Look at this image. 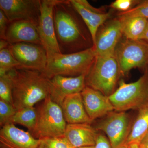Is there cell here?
Masks as SVG:
<instances>
[{
  "instance_id": "obj_1",
  "label": "cell",
  "mask_w": 148,
  "mask_h": 148,
  "mask_svg": "<svg viewBox=\"0 0 148 148\" xmlns=\"http://www.w3.org/2000/svg\"><path fill=\"white\" fill-rule=\"evenodd\" d=\"M12 96L16 110L35 105L49 95V79L42 72L26 69L12 70Z\"/></svg>"
},
{
  "instance_id": "obj_2",
  "label": "cell",
  "mask_w": 148,
  "mask_h": 148,
  "mask_svg": "<svg viewBox=\"0 0 148 148\" xmlns=\"http://www.w3.org/2000/svg\"><path fill=\"white\" fill-rule=\"evenodd\" d=\"M69 1L58 0L53 9L56 35L61 53L78 52L85 47L86 35Z\"/></svg>"
},
{
  "instance_id": "obj_3",
  "label": "cell",
  "mask_w": 148,
  "mask_h": 148,
  "mask_svg": "<svg viewBox=\"0 0 148 148\" xmlns=\"http://www.w3.org/2000/svg\"><path fill=\"white\" fill-rule=\"evenodd\" d=\"M96 56L93 46L75 53H58L48 60L44 74L49 79L56 75L69 77L86 75Z\"/></svg>"
},
{
  "instance_id": "obj_4",
  "label": "cell",
  "mask_w": 148,
  "mask_h": 148,
  "mask_svg": "<svg viewBox=\"0 0 148 148\" xmlns=\"http://www.w3.org/2000/svg\"><path fill=\"white\" fill-rule=\"evenodd\" d=\"M121 75L115 54L96 56L86 76V85L109 97L116 90Z\"/></svg>"
},
{
  "instance_id": "obj_5",
  "label": "cell",
  "mask_w": 148,
  "mask_h": 148,
  "mask_svg": "<svg viewBox=\"0 0 148 148\" xmlns=\"http://www.w3.org/2000/svg\"><path fill=\"white\" fill-rule=\"evenodd\" d=\"M36 108V123L32 135L39 140L64 136L67 123L61 106L49 95Z\"/></svg>"
},
{
  "instance_id": "obj_6",
  "label": "cell",
  "mask_w": 148,
  "mask_h": 148,
  "mask_svg": "<svg viewBox=\"0 0 148 148\" xmlns=\"http://www.w3.org/2000/svg\"><path fill=\"white\" fill-rule=\"evenodd\" d=\"M115 111L127 112L137 110L148 103V68L135 82L127 83L123 80L119 87L109 96Z\"/></svg>"
},
{
  "instance_id": "obj_7",
  "label": "cell",
  "mask_w": 148,
  "mask_h": 148,
  "mask_svg": "<svg viewBox=\"0 0 148 148\" xmlns=\"http://www.w3.org/2000/svg\"><path fill=\"white\" fill-rule=\"evenodd\" d=\"M133 121L127 112L114 110L101 118L94 127L106 134L112 148H121L126 144Z\"/></svg>"
},
{
  "instance_id": "obj_8",
  "label": "cell",
  "mask_w": 148,
  "mask_h": 148,
  "mask_svg": "<svg viewBox=\"0 0 148 148\" xmlns=\"http://www.w3.org/2000/svg\"><path fill=\"white\" fill-rule=\"evenodd\" d=\"M115 55L122 75L135 68H148V44L143 40L125 38L118 45Z\"/></svg>"
},
{
  "instance_id": "obj_9",
  "label": "cell",
  "mask_w": 148,
  "mask_h": 148,
  "mask_svg": "<svg viewBox=\"0 0 148 148\" xmlns=\"http://www.w3.org/2000/svg\"><path fill=\"white\" fill-rule=\"evenodd\" d=\"M58 0H41L38 31L42 45L46 51L48 60L61 53L58 46L54 27L53 9Z\"/></svg>"
},
{
  "instance_id": "obj_10",
  "label": "cell",
  "mask_w": 148,
  "mask_h": 148,
  "mask_svg": "<svg viewBox=\"0 0 148 148\" xmlns=\"http://www.w3.org/2000/svg\"><path fill=\"white\" fill-rule=\"evenodd\" d=\"M21 68L36 70L44 74L48 61L47 53L42 45L22 42L8 47Z\"/></svg>"
},
{
  "instance_id": "obj_11",
  "label": "cell",
  "mask_w": 148,
  "mask_h": 148,
  "mask_svg": "<svg viewBox=\"0 0 148 148\" xmlns=\"http://www.w3.org/2000/svg\"><path fill=\"white\" fill-rule=\"evenodd\" d=\"M122 35L119 18L106 21L98 29L93 45L96 56L115 54Z\"/></svg>"
},
{
  "instance_id": "obj_12",
  "label": "cell",
  "mask_w": 148,
  "mask_h": 148,
  "mask_svg": "<svg viewBox=\"0 0 148 148\" xmlns=\"http://www.w3.org/2000/svg\"><path fill=\"white\" fill-rule=\"evenodd\" d=\"M40 0H0V10L10 22L32 20L38 22Z\"/></svg>"
},
{
  "instance_id": "obj_13",
  "label": "cell",
  "mask_w": 148,
  "mask_h": 148,
  "mask_svg": "<svg viewBox=\"0 0 148 148\" xmlns=\"http://www.w3.org/2000/svg\"><path fill=\"white\" fill-rule=\"evenodd\" d=\"M86 75L69 77L56 75L49 79V96L60 106L66 96L81 93L86 87Z\"/></svg>"
},
{
  "instance_id": "obj_14",
  "label": "cell",
  "mask_w": 148,
  "mask_h": 148,
  "mask_svg": "<svg viewBox=\"0 0 148 148\" xmlns=\"http://www.w3.org/2000/svg\"><path fill=\"white\" fill-rule=\"evenodd\" d=\"M69 1L90 32L93 45L98 29L110 18V13L103 12L100 9L95 8L86 0Z\"/></svg>"
},
{
  "instance_id": "obj_15",
  "label": "cell",
  "mask_w": 148,
  "mask_h": 148,
  "mask_svg": "<svg viewBox=\"0 0 148 148\" xmlns=\"http://www.w3.org/2000/svg\"><path fill=\"white\" fill-rule=\"evenodd\" d=\"M81 94L86 111L92 122L115 110L109 97L98 90L86 86Z\"/></svg>"
},
{
  "instance_id": "obj_16",
  "label": "cell",
  "mask_w": 148,
  "mask_h": 148,
  "mask_svg": "<svg viewBox=\"0 0 148 148\" xmlns=\"http://www.w3.org/2000/svg\"><path fill=\"white\" fill-rule=\"evenodd\" d=\"M38 24L37 21L32 20L11 22L6 33L5 40L10 44L26 42L42 45Z\"/></svg>"
},
{
  "instance_id": "obj_17",
  "label": "cell",
  "mask_w": 148,
  "mask_h": 148,
  "mask_svg": "<svg viewBox=\"0 0 148 148\" xmlns=\"http://www.w3.org/2000/svg\"><path fill=\"white\" fill-rule=\"evenodd\" d=\"M39 139L29 131L19 129L13 123L1 127L0 131L1 148H38Z\"/></svg>"
},
{
  "instance_id": "obj_18",
  "label": "cell",
  "mask_w": 148,
  "mask_h": 148,
  "mask_svg": "<svg viewBox=\"0 0 148 148\" xmlns=\"http://www.w3.org/2000/svg\"><path fill=\"white\" fill-rule=\"evenodd\" d=\"M98 133L91 124H67L64 136L73 148L81 147L95 146Z\"/></svg>"
},
{
  "instance_id": "obj_19",
  "label": "cell",
  "mask_w": 148,
  "mask_h": 148,
  "mask_svg": "<svg viewBox=\"0 0 148 148\" xmlns=\"http://www.w3.org/2000/svg\"><path fill=\"white\" fill-rule=\"evenodd\" d=\"M61 107L67 124L92 123L85 109L81 93L66 96Z\"/></svg>"
},
{
  "instance_id": "obj_20",
  "label": "cell",
  "mask_w": 148,
  "mask_h": 148,
  "mask_svg": "<svg viewBox=\"0 0 148 148\" xmlns=\"http://www.w3.org/2000/svg\"><path fill=\"white\" fill-rule=\"evenodd\" d=\"M121 23L123 35L127 39L140 40L147 26L148 19L138 16H118Z\"/></svg>"
},
{
  "instance_id": "obj_21",
  "label": "cell",
  "mask_w": 148,
  "mask_h": 148,
  "mask_svg": "<svg viewBox=\"0 0 148 148\" xmlns=\"http://www.w3.org/2000/svg\"><path fill=\"white\" fill-rule=\"evenodd\" d=\"M131 131L125 145L140 144L148 133V103L138 110Z\"/></svg>"
},
{
  "instance_id": "obj_22",
  "label": "cell",
  "mask_w": 148,
  "mask_h": 148,
  "mask_svg": "<svg viewBox=\"0 0 148 148\" xmlns=\"http://www.w3.org/2000/svg\"><path fill=\"white\" fill-rule=\"evenodd\" d=\"M37 119V108L27 107L16 110L10 123L23 125L32 133L34 129Z\"/></svg>"
},
{
  "instance_id": "obj_23",
  "label": "cell",
  "mask_w": 148,
  "mask_h": 148,
  "mask_svg": "<svg viewBox=\"0 0 148 148\" xmlns=\"http://www.w3.org/2000/svg\"><path fill=\"white\" fill-rule=\"evenodd\" d=\"M20 64L8 47L0 50V77L13 69H20Z\"/></svg>"
},
{
  "instance_id": "obj_24",
  "label": "cell",
  "mask_w": 148,
  "mask_h": 148,
  "mask_svg": "<svg viewBox=\"0 0 148 148\" xmlns=\"http://www.w3.org/2000/svg\"><path fill=\"white\" fill-rule=\"evenodd\" d=\"M0 100L5 101L13 106L12 70L0 77Z\"/></svg>"
},
{
  "instance_id": "obj_25",
  "label": "cell",
  "mask_w": 148,
  "mask_h": 148,
  "mask_svg": "<svg viewBox=\"0 0 148 148\" xmlns=\"http://www.w3.org/2000/svg\"><path fill=\"white\" fill-rule=\"evenodd\" d=\"M38 148H73L64 136L40 139Z\"/></svg>"
},
{
  "instance_id": "obj_26",
  "label": "cell",
  "mask_w": 148,
  "mask_h": 148,
  "mask_svg": "<svg viewBox=\"0 0 148 148\" xmlns=\"http://www.w3.org/2000/svg\"><path fill=\"white\" fill-rule=\"evenodd\" d=\"M16 110L12 105L0 100V125L1 127L10 123Z\"/></svg>"
},
{
  "instance_id": "obj_27",
  "label": "cell",
  "mask_w": 148,
  "mask_h": 148,
  "mask_svg": "<svg viewBox=\"0 0 148 148\" xmlns=\"http://www.w3.org/2000/svg\"><path fill=\"white\" fill-rule=\"evenodd\" d=\"M140 16L148 19V0L140 1L136 5L129 10L118 14V16Z\"/></svg>"
},
{
  "instance_id": "obj_28",
  "label": "cell",
  "mask_w": 148,
  "mask_h": 148,
  "mask_svg": "<svg viewBox=\"0 0 148 148\" xmlns=\"http://www.w3.org/2000/svg\"><path fill=\"white\" fill-rule=\"evenodd\" d=\"M139 1L133 0H116L111 3L110 7L119 11L120 12H125L134 7Z\"/></svg>"
},
{
  "instance_id": "obj_29",
  "label": "cell",
  "mask_w": 148,
  "mask_h": 148,
  "mask_svg": "<svg viewBox=\"0 0 148 148\" xmlns=\"http://www.w3.org/2000/svg\"><path fill=\"white\" fill-rule=\"evenodd\" d=\"M10 22L2 10H0V39L5 40V35Z\"/></svg>"
},
{
  "instance_id": "obj_30",
  "label": "cell",
  "mask_w": 148,
  "mask_h": 148,
  "mask_svg": "<svg viewBox=\"0 0 148 148\" xmlns=\"http://www.w3.org/2000/svg\"><path fill=\"white\" fill-rule=\"evenodd\" d=\"M94 148H112L110 143L106 135L99 133Z\"/></svg>"
},
{
  "instance_id": "obj_31",
  "label": "cell",
  "mask_w": 148,
  "mask_h": 148,
  "mask_svg": "<svg viewBox=\"0 0 148 148\" xmlns=\"http://www.w3.org/2000/svg\"><path fill=\"white\" fill-rule=\"evenodd\" d=\"M140 148H148V133L140 144Z\"/></svg>"
},
{
  "instance_id": "obj_32",
  "label": "cell",
  "mask_w": 148,
  "mask_h": 148,
  "mask_svg": "<svg viewBox=\"0 0 148 148\" xmlns=\"http://www.w3.org/2000/svg\"><path fill=\"white\" fill-rule=\"evenodd\" d=\"M140 40L145 41L148 44V19L146 29H145V32L143 33Z\"/></svg>"
},
{
  "instance_id": "obj_33",
  "label": "cell",
  "mask_w": 148,
  "mask_h": 148,
  "mask_svg": "<svg viewBox=\"0 0 148 148\" xmlns=\"http://www.w3.org/2000/svg\"><path fill=\"white\" fill-rule=\"evenodd\" d=\"M10 43L5 39L0 40V50L8 47Z\"/></svg>"
},
{
  "instance_id": "obj_34",
  "label": "cell",
  "mask_w": 148,
  "mask_h": 148,
  "mask_svg": "<svg viewBox=\"0 0 148 148\" xmlns=\"http://www.w3.org/2000/svg\"><path fill=\"white\" fill-rule=\"evenodd\" d=\"M121 148H140V144H131L125 145Z\"/></svg>"
},
{
  "instance_id": "obj_35",
  "label": "cell",
  "mask_w": 148,
  "mask_h": 148,
  "mask_svg": "<svg viewBox=\"0 0 148 148\" xmlns=\"http://www.w3.org/2000/svg\"><path fill=\"white\" fill-rule=\"evenodd\" d=\"M73 148H94V146H88V147H81Z\"/></svg>"
}]
</instances>
